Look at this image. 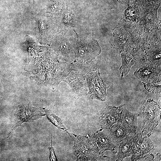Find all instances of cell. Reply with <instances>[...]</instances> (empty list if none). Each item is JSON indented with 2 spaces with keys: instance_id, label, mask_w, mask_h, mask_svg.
<instances>
[{
  "instance_id": "cell-1",
  "label": "cell",
  "mask_w": 161,
  "mask_h": 161,
  "mask_svg": "<svg viewBox=\"0 0 161 161\" xmlns=\"http://www.w3.org/2000/svg\"><path fill=\"white\" fill-rule=\"evenodd\" d=\"M70 136L74 141L73 151L78 160H97L104 155L91 136Z\"/></svg>"
},
{
  "instance_id": "cell-2",
  "label": "cell",
  "mask_w": 161,
  "mask_h": 161,
  "mask_svg": "<svg viewBox=\"0 0 161 161\" xmlns=\"http://www.w3.org/2000/svg\"><path fill=\"white\" fill-rule=\"evenodd\" d=\"M142 107L143 122L141 134L146 132L147 136L150 137L160 121V106L156 101L148 95Z\"/></svg>"
},
{
  "instance_id": "cell-8",
  "label": "cell",
  "mask_w": 161,
  "mask_h": 161,
  "mask_svg": "<svg viewBox=\"0 0 161 161\" xmlns=\"http://www.w3.org/2000/svg\"><path fill=\"white\" fill-rule=\"evenodd\" d=\"M136 77L144 82L161 75V62L145 63L134 72Z\"/></svg>"
},
{
  "instance_id": "cell-3",
  "label": "cell",
  "mask_w": 161,
  "mask_h": 161,
  "mask_svg": "<svg viewBox=\"0 0 161 161\" xmlns=\"http://www.w3.org/2000/svg\"><path fill=\"white\" fill-rule=\"evenodd\" d=\"M46 115L39 108L33 107L30 103H23L17 106L14 114L13 125L8 134L9 137L14 130L24 122L33 121Z\"/></svg>"
},
{
  "instance_id": "cell-13",
  "label": "cell",
  "mask_w": 161,
  "mask_h": 161,
  "mask_svg": "<svg viewBox=\"0 0 161 161\" xmlns=\"http://www.w3.org/2000/svg\"><path fill=\"white\" fill-rule=\"evenodd\" d=\"M134 133H129L121 142L116 161H122L125 157L131 156L133 151V143Z\"/></svg>"
},
{
  "instance_id": "cell-7",
  "label": "cell",
  "mask_w": 161,
  "mask_h": 161,
  "mask_svg": "<svg viewBox=\"0 0 161 161\" xmlns=\"http://www.w3.org/2000/svg\"><path fill=\"white\" fill-rule=\"evenodd\" d=\"M53 46L62 61L70 63L75 59L76 55L74 48L66 38L61 36Z\"/></svg>"
},
{
  "instance_id": "cell-17",
  "label": "cell",
  "mask_w": 161,
  "mask_h": 161,
  "mask_svg": "<svg viewBox=\"0 0 161 161\" xmlns=\"http://www.w3.org/2000/svg\"><path fill=\"white\" fill-rule=\"evenodd\" d=\"M161 75L144 82V88L148 92L155 94L161 92Z\"/></svg>"
},
{
  "instance_id": "cell-15",
  "label": "cell",
  "mask_w": 161,
  "mask_h": 161,
  "mask_svg": "<svg viewBox=\"0 0 161 161\" xmlns=\"http://www.w3.org/2000/svg\"><path fill=\"white\" fill-rule=\"evenodd\" d=\"M61 27L63 30L73 29L76 19L73 13L68 10H63L61 16Z\"/></svg>"
},
{
  "instance_id": "cell-5",
  "label": "cell",
  "mask_w": 161,
  "mask_h": 161,
  "mask_svg": "<svg viewBox=\"0 0 161 161\" xmlns=\"http://www.w3.org/2000/svg\"><path fill=\"white\" fill-rule=\"evenodd\" d=\"M85 77L91 98L103 101L106 100V89L109 86L103 81L99 69L88 72Z\"/></svg>"
},
{
  "instance_id": "cell-16",
  "label": "cell",
  "mask_w": 161,
  "mask_h": 161,
  "mask_svg": "<svg viewBox=\"0 0 161 161\" xmlns=\"http://www.w3.org/2000/svg\"><path fill=\"white\" fill-rule=\"evenodd\" d=\"M154 145L150 140V137L148 136L143 138L139 155L136 161L144 160L145 158L154 151Z\"/></svg>"
},
{
  "instance_id": "cell-14",
  "label": "cell",
  "mask_w": 161,
  "mask_h": 161,
  "mask_svg": "<svg viewBox=\"0 0 161 161\" xmlns=\"http://www.w3.org/2000/svg\"><path fill=\"white\" fill-rule=\"evenodd\" d=\"M109 136L117 142H121L126 135L130 133L125 126L119 119L111 128Z\"/></svg>"
},
{
  "instance_id": "cell-12",
  "label": "cell",
  "mask_w": 161,
  "mask_h": 161,
  "mask_svg": "<svg viewBox=\"0 0 161 161\" xmlns=\"http://www.w3.org/2000/svg\"><path fill=\"white\" fill-rule=\"evenodd\" d=\"M70 63L72 70L76 71L85 76L88 72L99 69L98 62L94 59L83 61L75 59Z\"/></svg>"
},
{
  "instance_id": "cell-9",
  "label": "cell",
  "mask_w": 161,
  "mask_h": 161,
  "mask_svg": "<svg viewBox=\"0 0 161 161\" xmlns=\"http://www.w3.org/2000/svg\"><path fill=\"white\" fill-rule=\"evenodd\" d=\"M119 107L107 106L99 112V120L101 129H110L119 120Z\"/></svg>"
},
{
  "instance_id": "cell-6",
  "label": "cell",
  "mask_w": 161,
  "mask_h": 161,
  "mask_svg": "<svg viewBox=\"0 0 161 161\" xmlns=\"http://www.w3.org/2000/svg\"><path fill=\"white\" fill-rule=\"evenodd\" d=\"M71 87L75 98L87 95L88 87L85 76L72 70L64 80Z\"/></svg>"
},
{
  "instance_id": "cell-10",
  "label": "cell",
  "mask_w": 161,
  "mask_h": 161,
  "mask_svg": "<svg viewBox=\"0 0 161 161\" xmlns=\"http://www.w3.org/2000/svg\"><path fill=\"white\" fill-rule=\"evenodd\" d=\"M119 107V119L126 127L130 133L136 132L137 128V118L138 113L131 112L127 109L125 104Z\"/></svg>"
},
{
  "instance_id": "cell-4",
  "label": "cell",
  "mask_w": 161,
  "mask_h": 161,
  "mask_svg": "<svg viewBox=\"0 0 161 161\" xmlns=\"http://www.w3.org/2000/svg\"><path fill=\"white\" fill-rule=\"evenodd\" d=\"M77 60L87 61L94 59L101 52L100 46L94 39L78 38L77 42L73 47Z\"/></svg>"
},
{
  "instance_id": "cell-18",
  "label": "cell",
  "mask_w": 161,
  "mask_h": 161,
  "mask_svg": "<svg viewBox=\"0 0 161 161\" xmlns=\"http://www.w3.org/2000/svg\"><path fill=\"white\" fill-rule=\"evenodd\" d=\"M142 135L140 133L135 132L134 134L133 143V151L131 155V161H136L140 151L143 142Z\"/></svg>"
},
{
  "instance_id": "cell-11",
  "label": "cell",
  "mask_w": 161,
  "mask_h": 161,
  "mask_svg": "<svg viewBox=\"0 0 161 161\" xmlns=\"http://www.w3.org/2000/svg\"><path fill=\"white\" fill-rule=\"evenodd\" d=\"M101 130L96 132L91 137L102 153L110 150L116 154L117 152L116 147L113 144L110 137L101 131Z\"/></svg>"
},
{
  "instance_id": "cell-20",
  "label": "cell",
  "mask_w": 161,
  "mask_h": 161,
  "mask_svg": "<svg viewBox=\"0 0 161 161\" xmlns=\"http://www.w3.org/2000/svg\"><path fill=\"white\" fill-rule=\"evenodd\" d=\"M48 7L51 11H57L61 8V4L58 0H50Z\"/></svg>"
},
{
  "instance_id": "cell-19",
  "label": "cell",
  "mask_w": 161,
  "mask_h": 161,
  "mask_svg": "<svg viewBox=\"0 0 161 161\" xmlns=\"http://www.w3.org/2000/svg\"><path fill=\"white\" fill-rule=\"evenodd\" d=\"M49 120L58 129L66 131L67 130L63 124L62 120L61 118L54 114L51 110L45 108H43Z\"/></svg>"
},
{
  "instance_id": "cell-21",
  "label": "cell",
  "mask_w": 161,
  "mask_h": 161,
  "mask_svg": "<svg viewBox=\"0 0 161 161\" xmlns=\"http://www.w3.org/2000/svg\"><path fill=\"white\" fill-rule=\"evenodd\" d=\"M50 151V157L51 161H56L57 159L55 154L54 149L52 146L49 148Z\"/></svg>"
}]
</instances>
